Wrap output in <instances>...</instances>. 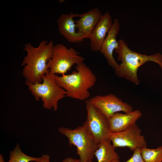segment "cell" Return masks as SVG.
<instances>
[{
    "instance_id": "obj_1",
    "label": "cell",
    "mask_w": 162,
    "mask_h": 162,
    "mask_svg": "<svg viewBox=\"0 0 162 162\" xmlns=\"http://www.w3.org/2000/svg\"><path fill=\"white\" fill-rule=\"evenodd\" d=\"M54 46L52 40L48 43L43 40L37 47L30 43L25 44L23 49L27 55L22 65H24L22 74L26 80L32 84L42 82L43 76L49 71L47 63L51 58Z\"/></svg>"
},
{
    "instance_id": "obj_2",
    "label": "cell",
    "mask_w": 162,
    "mask_h": 162,
    "mask_svg": "<svg viewBox=\"0 0 162 162\" xmlns=\"http://www.w3.org/2000/svg\"><path fill=\"white\" fill-rule=\"evenodd\" d=\"M118 43V47L115 51L118 55V60L121 63L114 70L118 77L138 85L140 81L137 72L140 66L148 62H154L159 66L162 64V55L160 53L150 55L143 54L130 50L123 39L119 40Z\"/></svg>"
},
{
    "instance_id": "obj_3",
    "label": "cell",
    "mask_w": 162,
    "mask_h": 162,
    "mask_svg": "<svg viewBox=\"0 0 162 162\" xmlns=\"http://www.w3.org/2000/svg\"><path fill=\"white\" fill-rule=\"evenodd\" d=\"M76 71L68 75H54L57 85L67 92L66 97L84 100L90 96L88 90L95 84L96 76L84 62L77 64Z\"/></svg>"
},
{
    "instance_id": "obj_4",
    "label": "cell",
    "mask_w": 162,
    "mask_h": 162,
    "mask_svg": "<svg viewBox=\"0 0 162 162\" xmlns=\"http://www.w3.org/2000/svg\"><path fill=\"white\" fill-rule=\"evenodd\" d=\"M42 82L32 84L26 80L25 84L36 100L39 101L41 99L44 108L49 110L53 108L56 111L58 101L66 97L67 92L57 85L54 75L49 71L43 76Z\"/></svg>"
},
{
    "instance_id": "obj_5",
    "label": "cell",
    "mask_w": 162,
    "mask_h": 162,
    "mask_svg": "<svg viewBox=\"0 0 162 162\" xmlns=\"http://www.w3.org/2000/svg\"><path fill=\"white\" fill-rule=\"evenodd\" d=\"M58 130L68 139L70 146L76 147L80 162H92L98 144L84 125L74 129L61 127Z\"/></svg>"
},
{
    "instance_id": "obj_6",
    "label": "cell",
    "mask_w": 162,
    "mask_h": 162,
    "mask_svg": "<svg viewBox=\"0 0 162 162\" xmlns=\"http://www.w3.org/2000/svg\"><path fill=\"white\" fill-rule=\"evenodd\" d=\"M85 58L74 48L68 49L62 44L54 46L51 58L47 63L50 73L64 74L74 65L84 61Z\"/></svg>"
},
{
    "instance_id": "obj_7",
    "label": "cell",
    "mask_w": 162,
    "mask_h": 162,
    "mask_svg": "<svg viewBox=\"0 0 162 162\" xmlns=\"http://www.w3.org/2000/svg\"><path fill=\"white\" fill-rule=\"evenodd\" d=\"M85 103L87 118L83 125L98 144L103 141L109 140L111 133L108 118L88 100H86Z\"/></svg>"
},
{
    "instance_id": "obj_8",
    "label": "cell",
    "mask_w": 162,
    "mask_h": 162,
    "mask_svg": "<svg viewBox=\"0 0 162 162\" xmlns=\"http://www.w3.org/2000/svg\"><path fill=\"white\" fill-rule=\"evenodd\" d=\"M109 140L115 148L127 147L133 151L147 146L141 130L136 123L124 131L111 133Z\"/></svg>"
},
{
    "instance_id": "obj_9",
    "label": "cell",
    "mask_w": 162,
    "mask_h": 162,
    "mask_svg": "<svg viewBox=\"0 0 162 162\" xmlns=\"http://www.w3.org/2000/svg\"><path fill=\"white\" fill-rule=\"evenodd\" d=\"M88 100L108 119L116 113L120 112L128 113L133 111L131 105L112 93L97 95Z\"/></svg>"
},
{
    "instance_id": "obj_10",
    "label": "cell",
    "mask_w": 162,
    "mask_h": 162,
    "mask_svg": "<svg viewBox=\"0 0 162 162\" xmlns=\"http://www.w3.org/2000/svg\"><path fill=\"white\" fill-rule=\"evenodd\" d=\"M81 14L71 12L69 14H62L57 21L58 31L60 34L69 42L79 43L84 40V36L76 30L74 18L80 17Z\"/></svg>"
},
{
    "instance_id": "obj_11",
    "label": "cell",
    "mask_w": 162,
    "mask_h": 162,
    "mask_svg": "<svg viewBox=\"0 0 162 162\" xmlns=\"http://www.w3.org/2000/svg\"><path fill=\"white\" fill-rule=\"evenodd\" d=\"M120 28L119 21L116 18L113 20L111 28L108 33L99 51L106 59L108 64L114 70L119 64L114 58L113 54L114 50L118 45L116 37Z\"/></svg>"
},
{
    "instance_id": "obj_12",
    "label": "cell",
    "mask_w": 162,
    "mask_h": 162,
    "mask_svg": "<svg viewBox=\"0 0 162 162\" xmlns=\"http://www.w3.org/2000/svg\"><path fill=\"white\" fill-rule=\"evenodd\" d=\"M103 15L98 8L81 14L80 18L75 20L77 32L85 38H89L92 32L100 20Z\"/></svg>"
},
{
    "instance_id": "obj_13",
    "label": "cell",
    "mask_w": 162,
    "mask_h": 162,
    "mask_svg": "<svg viewBox=\"0 0 162 162\" xmlns=\"http://www.w3.org/2000/svg\"><path fill=\"white\" fill-rule=\"evenodd\" d=\"M113 22L109 13L103 14L102 18L96 26L89 38L90 46L92 51H99L106 35L112 26Z\"/></svg>"
},
{
    "instance_id": "obj_14",
    "label": "cell",
    "mask_w": 162,
    "mask_h": 162,
    "mask_svg": "<svg viewBox=\"0 0 162 162\" xmlns=\"http://www.w3.org/2000/svg\"><path fill=\"white\" fill-rule=\"evenodd\" d=\"M139 110L124 113L118 112L109 119L110 130L111 133H116L124 131L136 124L142 116Z\"/></svg>"
},
{
    "instance_id": "obj_15",
    "label": "cell",
    "mask_w": 162,
    "mask_h": 162,
    "mask_svg": "<svg viewBox=\"0 0 162 162\" xmlns=\"http://www.w3.org/2000/svg\"><path fill=\"white\" fill-rule=\"evenodd\" d=\"M115 148L109 140L99 143L94 153L97 162H112L116 159H119Z\"/></svg>"
},
{
    "instance_id": "obj_16",
    "label": "cell",
    "mask_w": 162,
    "mask_h": 162,
    "mask_svg": "<svg viewBox=\"0 0 162 162\" xmlns=\"http://www.w3.org/2000/svg\"><path fill=\"white\" fill-rule=\"evenodd\" d=\"M40 157H34L26 155L21 150L19 144L17 143L13 150L10 152L9 159L7 162H39Z\"/></svg>"
},
{
    "instance_id": "obj_17",
    "label": "cell",
    "mask_w": 162,
    "mask_h": 162,
    "mask_svg": "<svg viewBox=\"0 0 162 162\" xmlns=\"http://www.w3.org/2000/svg\"><path fill=\"white\" fill-rule=\"evenodd\" d=\"M141 154L145 162H162V146L156 148H143Z\"/></svg>"
},
{
    "instance_id": "obj_18",
    "label": "cell",
    "mask_w": 162,
    "mask_h": 162,
    "mask_svg": "<svg viewBox=\"0 0 162 162\" xmlns=\"http://www.w3.org/2000/svg\"><path fill=\"white\" fill-rule=\"evenodd\" d=\"M133 152L132 156L124 162H145L141 154V149H137Z\"/></svg>"
},
{
    "instance_id": "obj_19",
    "label": "cell",
    "mask_w": 162,
    "mask_h": 162,
    "mask_svg": "<svg viewBox=\"0 0 162 162\" xmlns=\"http://www.w3.org/2000/svg\"><path fill=\"white\" fill-rule=\"evenodd\" d=\"M50 156L48 154L43 155L41 157V160L39 162H50Z\"/></svg>"
},
{
    "instance_id": "obj_20",
    "label": "cell",
    "mask_w": 162,
    "mask_h": 162,
    "mask_svg": "<svg viewBox=\"0 0 162 162\" xmlns=\"http://www.w3.org/2000/svg\"><path fill=\"white\" fill-rule=\"evenodd\" d=\"M62 162H80V161L79 159L68 157L65 158Z\"/></svg>"
},
{
    "instance_id": "obj_21",
    "label": "cell",
    "mask_w": 162,
    "mask_h": 162,
    "mask_svg": "<svg viewBox=\"0 0 162 162\" xmlns=\"http://www.w3.org/2000/svg\"><path fill=\"white\" fill-rule=\"evenodd\" d=\"M0 162H5L3 155L2 154H0Z\"/></svg>"
},
{
    "instance_id": "obj_22",
    "label": "cell",
    "mask_w": 162,
    "mask_h": 162,
    "mask_svg": "<svg viewBox=\"0 0 162 162\" xmlns=\"http://www.w3.org/2000/svg\"><path fill=\"white\" fill-rule=\"evenodd\" d=\"M112 162H120V161L119 159H116L114 160Z\"/></svg>"
},
{
    "instance_id": "obj_23",
    "label": "cell",
    "mask_w": 162,
    "mask_h": 162,
    "mask_svg": "<svg viewBox=\"0 0 162 162\" xmlns=\"http://www.w3.org/2000/svg\"><path fill=\"white\" fill-rule=\"evenodd\" d=\"M160 66V68L162 70V64L160 65L159 66Z\"/></svg>"
}]
</instances>
